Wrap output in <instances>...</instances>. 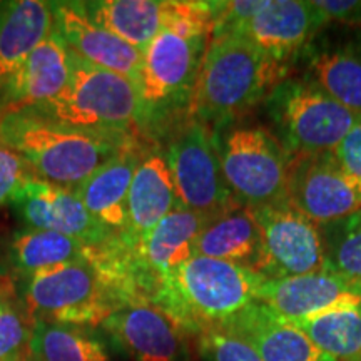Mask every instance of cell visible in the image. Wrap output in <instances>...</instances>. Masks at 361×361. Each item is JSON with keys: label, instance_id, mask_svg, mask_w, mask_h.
<instances>
[{"label": "cell", "instance_id": "cell-16", "mask_svg": "<svg viewBox=\"0 0 361 361\" xmlns=\"http://www.w3.org/2000/svg\"><path fill=\"white\" fill-rule=\"evenodd\" d=\"M326 24L313 2L261 0L258 11L234 32L246 35L269 56L288 64Z\"/></svg>", "mask_w": 361, "mask_h": 361}, {"label": "cell", "instance_id": "cell-8", "mask_svg": "<svg viewBox=\"0 0 361 361\" xmlns=\"http://www.w3.org/2000/svg\"><path fill=\"white\" fill-rule=\"evenodd\" d=\"M218 142L226 183L239 204L259 209L288 202L291 157L271 130L236 128Z\"/></svg>", "mask_w": 361, "mask_h": 361}, {"label": "cell", "instance_id": "cell-7", "mask_svg": "<svg viewBox=\"0 0 361 361\" xmlns=\"http://www.w3.org/2000/svg\"><path fill=\"white\" fill-rule=\"evenodd\" d=\"M162 154L173 176L178 206L209 219L241 206L226 183L216 130L186 114Z\"/></svg>", "mask_w": 361, "mask_h": 361}, {"label": "cell", "instance_id": "cell-35", "mask_svg": "<svg viewBox=\"0 0 361 361\" xmlns=\"http://www.w3.org/2000/svg\"><path fill=\"white\" fill-rule=\"evenodd\" d=\"M20 361H40V360H39L35 355L30 353V351H27V353H25L24 356H22Z\"/></svg>", "mask_w": 361, "mask_h": 361}, {"label": "cell", "instance_id": "cell-29", "mask_svg": "<svg viewBox=\"0 0 361 361\" xmlns=\"http://www.w3.org/2000/svg\"><path fill=\"white\" fill-rule=\"evenodd\" d=\"M326 271L361 286V211L322 226Z\"/></svg>", "mask_w": 361, "mask_h": 361}, {"label": "cell", "instance_id": "cell-12", "mask_svg": "<svg viewBox=\"0 0 361 361\" xmlns=\"http://www.w3.org/2000/svg\"><path fill=\"white\" fill-rule=\"evenodd\" d=\"M288 204L319 226L336 223L361 211V180L345 173L331 152L291 157Z\"/></svg>", "mask_w": 361, "mask_h": 361}, {"label": "cell", "instance_id": "cell-19", "mask_svg": "<svg viewBox=\"0 0 361 361\" xmlns=\"http://www.w3.org/2000/svg\"><path fill=\"white\" fill-rule=\"evenodd\" d=\"M146 152L144 141L123 149L74 189L85 209L111 231L126 229L129 188Z\"/></svg>", "mask_w": 361, "mask_h": 361}, {"label": "cell", "instance_id": "cell-28", "mask_svg": "<svg viewBox=\"0 0 361 361\" xmlns=\"http://www.w3.org/2000/svg\"><path fill=\"white\" fill-rule=\"evenodd\" d=\"M293 324L338 361H355L361 355V305L328 311Z\"/></svg>", "mask_w": 361, "mask_h": 361}, {"label": "cell", "instance_id": "cell-6", "mask_svg": "<svg viewBox=\"0 0 361 361\" xmlns=\"http://www.w3.org/2000/svg\"><path fill=\"white\" fill-rule=\"evenodd\" d=\"M278 141L290 157L329 154L360 119L308 78H286L266 99Z\"/></svg>", "mask_w": 361, "mask_h": 361}, {"label": "cell", "instance_id": "cell-15", "mask_svg": "<svg viewBox=\"0 0 361 361\" xmlns=\"http://www.w3.org/2000/svg\"><path fill=\"white\" fill-rule=\"evenodd\" d=\"M54 32L89 64L124 75L135 84L142 64V52L96 24L85 12L82 2H51Z\"/></svg>", "mask_w": 361, "mask_h": 361}, {"label": "cell", "instance_id": "cell-4", "mask_svg": "<svg viewBox=\"0 0 361 361\" xmlns=\"http://www.w3.org/2000/svg\"><path fill=\"white\" fill-rule=\"evenodd\" d=\"M102 245L94 246L89 258L42 269L29 278L24 305L32 323L101 326L117 308L135 303Z\"/></svg>", "mask_w": 361, "mask_h": 361}, {"label": "cell", "instance_id": "cell-5", "mask_svg": "<svg viewBox=\"0 0 361 361\" xmlns=\"http://www.w3.org/2000/svg\"><path fill=\"white\" fill-rule=\"evenodd\" d=\"M69 59L71 75L62 92L30 111L94 133L144 139L137 84L89 64L72 51Z\"/></svg>", "mask_w": 361, "mask_h": 361}, {"label": "cell", "instance_id": "cell-22", "mask_svg": "<svg viewBox=\"0 0 361 361\" xmlns=\"http://www.w3.org/2000/svg\"><path fill=\"white\" fill-rule=\"evenodd\" d=\"M178 206V196L168 162L161 151H147L130 183L128 194V224L124 238L137 239L152 229Z\"/></svg>", "mask_w": 361, "mask_h": 361}, {"label": "cell", "instance_id": "cell-32", "mask_svg": "<svg viewBox=\"0 0 361 361\" xmlns=\"http://www.w3.org/2000/svg\"><path fill=\"white\" fill-rule=\"evenodd\" d=\"M34 178L37 176L24 157L0 142V207L12 204L19 189Z\"/></svg>", "mask_w": 361, "mask_h": 361}, {"label": "cell", "instance_id": "cell-23", "mask_svg": "<svg viewBox=\"0 0 361 361\" xmlns=\"http://www.w3.org/2000/svg\"><path fill=\"white\" fill-rule=\"evenodd\" d=\"M54 32L52 4L42 0L0 2V82L24 64Z\"/></svg>", "mask_w": 361, "mask_h": 361}, {"label": "cell", "instance_id": "cell-26", "mask_svg": "<svg viewBox=\"0 0 361 361\" xmlns=\"http://www.w3.org/2000/svg\"><path fill=\"white\" fill-rule=\"evenodd\" d=\"M92 247L67 234L25 228L12 239L11 259L13 268L30 278L42 269L89 258Z\"/></svg>", "mask_w": 361, "mask_h": 361}, {"label": "cell", "instance_id": "cell-25", "mask_svg": "<svg viewBox=\"0 0 361 361\" xmlns=\"http://www.w3.org/2000/svg\"><path fill=\"white\" fill-rule=\"evenodd\" d=\"M308 79L361 116V40L313 49L308 57Z\"/></svg>", "mask_w": 361, "mask_h": 361}, {"label": "cell", "instance_id": "cell-14", "mask_svg": "<svg viewBox=\"0 0 361 361\" xmlns=\"http://www.w3.org/2000/svg\"><path fill=\"white\" fill-rule=\"evenodd\" d=\"M12 204L27 228L67 234L90 246L102 245L114 234L85 209L74 189L39 178L25 183Z\"/></svg>", "mask_w": 361, "mask_h": 361}, {"label": "cell", "instance_id": "cell-1", "mask_svg": "<svg viewBox=\"0 0 361 361\" xmlns=\"http://www.w3.org/2000/svg\"><path fill=\"white\" fill-rule=\"evenodd\" d=\"M288 78V64L246 35L214 30L202 57L188 116L218 130L266 101Z\"/></svg>", "mask_w": 361, "mask_h": 361}, {"label": "cell", "instance_id": "cell-11", "mask_svg": "<svg viewBox=\"0 0 361 361\" xmlns=\"http://www.w3.org/2000/svg\"><path fill=\"white\" fill-rule=\"evenodd\" d=\"M209 218L176 206L154 228L137 239L117 233L144 298L151 303L162 279L194 256L197 236Z\"/></svg>", "mask_w": 361, "mask_h": 361}, {"label": "cell", "instance_id": "cell-36", "mask_svg": "<svg viewBox=\"0 0 361 361\" xmlns=\"http://www.w3.org/2000/svg\"><path fill=\"white\" fill-rule=\"evenodd\" d=\"M355 361H361V355H360V356H358V358H356Z\"/></svg>", "mask_w": 361, "mask_h": 361}, {"label": "cell", "instance_id": "cell-10", "mask_svg": "<svg viewBox=\"0 0 361 361\" xmlns=\"http://www.w3.org/2000/svg\"><path fill=\"white\" fill-rule=\"evenodd\" d=\"M252 211L261 229L259 276L278 279L326 269L322 226L288 202Z\"/></svg>", "mask_w": 361, "mask_h": 361}, {"label": "cell", "instance_id": "cell-27", "mask_svg": "<svg viewBox=\"0 0 361 361\" xmlns=\"http://www.w3.org/2000/svg\"><path fill=\"white\" fill-rule=\"evenodd\" d=\"M29 351L40 361H111L102 341L87 329L47 322L32 323Z\"/></svg>", "mask_w": 361, "mask_h": 361}, {"label": "cell", "instance_id": "cell-2", "mask_svg": "<svg viewBox=\"0 0 361 361\" xmlns=\"http://www.w3.org/2000/svg\"><path fill=\"white\" fill-rule=\"evenodd\" d=\"M142 141L74 128L30 109L0 117V142L24 157L39 179L69 189L123 149Z\"/></svg>", "mask_w": 361, "mask_h": 361}, {"label": "cell", "instance_id": "cell-33", "mask_svg": "<svg viewBox=\"0 0 361 361\" xmlns=\"http://www.w3.org/2000/svg\"><path fill=\"white\" fill-rule=\"evenodd\" d=\"M331 156L345 173L361 180V117L338 144Z\"/></svg>", "mask_w": 361, "mask_h": 361}, {"label": "cell", "instance_id": "cell-18", "mask_svg": "<svg viewBox=\"0 0 361 361\" xmlns=\"http://www.w3.org/2000/svg\"><path fill=\"white\" fill-rule=\"evenodd\" d=\"M69 75V49L52 32L19 69L0 82V117L52 101L66 87Z\"/></svg>", "mask_w": 361, "mask_h": 361}, {"label": "cell", "instance_id": "cell-34", "mask_svg": "<svg viewBox=\"0 0 361 361\" xmlns=\"http://www.w3.org/2000/svg\"><path fill=\"white\" fill-rule=\"evenodd\" d=\"M313 4L328 24L361 25V0H314Z\"/></svg>", "mask_w": 361, "mask_h": 361}, {"label": "cell", "instance_id": "cell-9", "mask_svg": "<svg viewBox=\"0 0 361 361\" xmlns=\"http://www.w3.org/2000/svg\"><path fill=\"white\" fill-rule=\"evenodd\" d=\"M209 39L211 35L184 37L173 30H162L147 44L137 82L142 129L147 121L162 112L180 106L189 109Z\"/></svg>", "mask_w": 361, "mask_h": 361}, {"label": "cell", "instance_id": "cell-13", "mask_svg": "<svg viewBox=\"0 0 361 361\" xmlns=\"http://www.w3.org/2000/svg\"><path fill=\"white\" fill-rule=\"evenodd\" d=\"M258 303L293 323L360 306L361 286L324 269L303 276L264 279L258 290Z\"/></svg>", "mask_w": 361, "mask_h": 361}, {"label": "cell", "instance_id": "cell-31", "mask_svg": "<svg viewBox=\"0 0 361 361\" xmlns=\"http://www.w3.org/2000/svg\"><path fill=\"white\" fill-rule=\"evenodd\" d=\"M196 345L204 361H263L245 338L229 329H206L196 336Z\"/></svg>", "mask_w": 361, "mask_h": 361}, {"label": "cell", "instance_id": "cell-3", "mask_svg": "<svg viewBox=\"0 0 361 361\" xmlns=\"http://www.w3.org/2000/svg\"><path fill=\"white\" fill-rule=\"evenodd\" d=\"M264 281L255 269L194 255L162 279L151 303L184 333L224 328L258 301Z\"/></svg>", "mask_w": 361, "mask_h": 361}, {"label": "cell", "instance_id": "cell-17", "mask_svg": "<svg viewBox=\"0 0 361 361\" xmlns=\"http://www.w3.org/2000/svg\"><path fill=\"white\" fill-rule=\"evenodd\" d=\"M101 326L134 361H179L184 331L149 301L117 308Z\"/></svg>", "mask_w": 361, "mask_h": 361}, {"label": "cell", "instance_id": "cell-30", "mask_svg": "<svg viewBox=\"0 0 361 361\" xmlns=\"http://www.w3.org/2000/svg\"><path fill=\"white\" fill-rule=\"evenodd\" d=\"M32 319L11 284H0V361H20L29 351Z\"/></svg>", "mask_w": 361, "mask_h": 361}, {"label": "cell", "instance_id": "cell-20", "mask_svg": "<svg viewBox=\"0 0 361 361\" xmlns=\"http://www.w3.org/2000/svg\"><path fill=\"white\" fill-rule=\"evenodd\" d=\"M186 0H96L82 2L96 24L144 51L162 30H169L183 13Z\"/></svg>", "mask_w": 361, "mask_h": 361}, {"label": "cell", "instance_id": "cell-24", "mask_svg": "<svg viewBox=\"0 0 361 361\" xmlns=\"http://www.w3.org/2000/svg\"><path fill=\"white\" fill-rule=\"evenodd\" d=\"M194 255L256 271L261 258V229L255 211L238 206L207 221L197 236Z\"/></svg>", "mask_w": 361, "mask_h": 361}, {"label": "cell", "instance_id": "cell-21", "mask_svg": "<svg viewBox=\"0 0 361 361\" xmlns=\"http://www.w3.org/2000/svg\"><path fill=\"white\" fill-rule=\"evenodd\" d=\"M223 329L245 338L263 361H338L319 350L300 328L258 301Z\"/></svg>", "mask_w": 361, "mask_h": 361}]
</instances>
